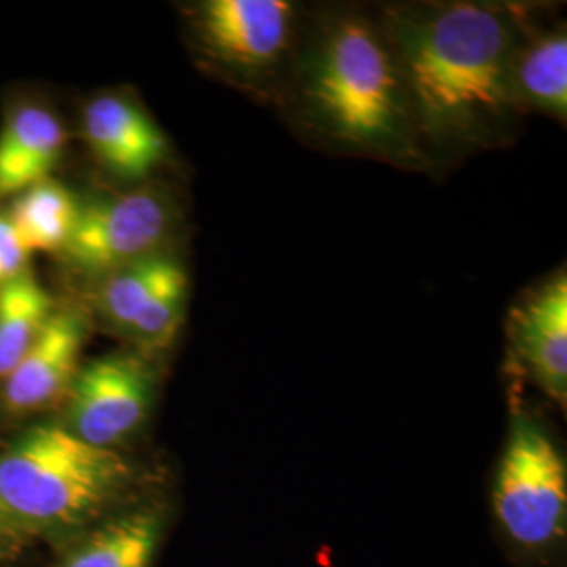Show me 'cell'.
Returning a JSON list of instances; mask_svg holds the SVG:
<instances>
[{"instance_id":"12","label":"cell","mask_w":567,"mask_h":567,"mask_svg":"<svg viewBox=\"0 0 567 567\" xmlns=\"http://www.w3.org/2000/svg\"><path fill=\"white\" fill-rule=\"evenodd\" d=\"M63 145L65 131L53 112L41 105L16 110L0 131V198L49 179Z\"/></svg>"},{"instance_id":"1","label":"cell","mask_w":567,"mask_h":567,"mask_svg":"<svg viewBox=\"0 0 567 567\" xmlns=\"http://www.w3.org/2000/svg\"><path fill=\"white\" fill-rule=\"evenodd\" d=\"M383 34L414 131L435 143L489 142L517 110L513 58L524 20L508 7L444 2L386 9Z\"/></svg>"},{"instance_id":"4","label":"cell","mask_w":567,"mask_h":567,"mask_svg":"<svg viewBox=\"0 0 567 567\" xmlns=\"http://www.w3.org/2000/svg\"><path fill=\"white\" fill-rule=\"evenodd\" d=\"M492 501L501 526L522 547H547L566 532V461L526 414L511 425Z\"/></svg>"},{"instance_id":"19","label":"cell","mask_w":567,"mask_h":567,"mask_svg":"<svg viewBox=\"0 0 567 567\" xmlns=\"http://www.w3.org/2000/svg\"><path fill=\"white\" fill-rule=\"evenodd\" d=\"M34 543L21 532L20 526L9 517V513L0 505V561L9 564L20 559L21 555Z\"/></svg>"},{"instance_id":"10","label":"cell","mask_w":567,"mask_h":567,"mask_svg":"<svg viewBox=\"0 0 567 567\" xmlns=\"http://www.w3.org/2000/svg\"><path fill=\"white\" fill-rule=\"evenodd\" d=\"M511 332L532 379L548 398L566 405L567 280L557 274L513 311Z\"/></svg>"},{"instance_id":"16","label":"cell","mask_w":567,"mask_h":567,"mask_svg":"<svg viewBox=\"0 0 567 567\" xmlns=\"http://www.w3.org/2000/svg\"><path fill=\"white\" fill-rule=\"evenodd\" d=\"M173 261V257L156 252L102 276L95 305L103 322L126 337Z\"/></svg>"},{"instance_id":"11","label":"cell","mask_w":567,"mask_h":567,"mask_svg":"<svg viewBox=\"0 0 567 567\" xmlns=\"http://www.w3.org/2000/svg\"><path fill=\"white\" fill-rule=\"evenodd\" d=\"M164 529L161 505L133 503L55 548L47 567H152Z\"/></svg>"},{"instance_id":"17","label":"cell","mask_w":567,"mask_h":567,"mask_svg":"<svg viewBox=\"0 0 567 567\" xmlns=\"http://www.w3.org/2000/svg\"><path fill=\"white\" fill-rule=\"evenodd\" d=\"M187 305V274L175 259L164 274L163 282L154 290L126 339L140 344L145 351L166 349L175 341Z\"/></svg>"},{"instance_id":"3","label":"cell","mask_w":567,"mask_h":567,"mask_svg":"<svg viewBox=\"0 0 567 567\" xmlns=\"http://www.w3.org/2000/svg\"><path fill=\"white\" fill-rule=\"evenodd\" d=\"M309 118L334 142L370 154L412 150L404 81L381 28L358 13L326 23L305 65Z\"/></svg>"},{"instance_id":"9","label":"cell","mask_w":567,"mask_h":567,"mask_svg":"<svg viewBox=\"0 0 567 567\" xmlns=\"http://www.w3.org/2000/svg\"><path fill=\"white\" fill-rule=\"evenodd\" d=\"M82 128L97 163L128 182L147 177L168 150L156 122L122 95L95 97L84 107Z\"/></svg>"},{"instance_id":"15","label":"cell","mask_w":567,"mask_h":567,"mask_svg":"<svg viewBox=\"0 0 567 567\" xmlns=\"http://www.w3.org/2000/svg\"><path fill=\"white\" fill-rule=\"evenodd\" d=\"M53 311L51 295L30 274L0 286V383L39 339Z\"/></svg>"},{"instance_id":"8","label":"cell","mask_w":567,"mask_h":567,"mask_svg":"<svg viewBox=\"0 0 567 567\" xmlns=\"http://www.w3.org/2000/svg\"><path fill=\"white\" fill-rule=\"evenodd\" d=\"M86 322L74 309H55L39 339L0 383V416L21 421L65 400L81 368Z\"/></svg>"},{"instance_id":"6","label":"cell","mask_w":567,"mask_h":567,"mask_svg":"<svg viewBox=\"0 0 567 567\" xmlns=\"http://www.w3.org/2000/svg\"><path fill=\"white\" fill-rule=\"evenodd\" d=\"M173 227V210L156 189H137L79 206L72 236L61 255L91 276H105L124 265L161 252Z\"/></svg>"},{"instance_id":"14","label":"cell","mask_w":567,"mask_h":567,"mask_svg":"<svg viewBox=\"0 0 567 567\" xmlns=\"http://www.w3.org/2000/svg\"><path fill=\"white\" fill-rule=\"evenodd\" d=\"M28 252H61L79 217L74 196L53 179L20 192L7 213Z\"/></svg>"},{"instance_id":"18","label":"cell","mask_w":567,"mask_h":567,"mask_svg":"<svg viewBox=\"0 0 567 567\" xmlns=\"http://www.w3.org/2000/svg\"><path fill=\"white\" fill-rule=\"evenodd\" d=\"M30 252L21 244L7 213H0V286L28 274Z\"/></svg>"},{"instance_id":"20","label":"cell","mask_w":567,"mask_h":567,"mask_svg":"<svg viewBox=\"0 0 567 567\" xmlns=\"http://www.w3.org/2000/svg\"><path fill=\"white\" fill-rule=\"evenodd\" d=\"M4 566V564H2V561H0V567Z\"/></svg>"},{"instance_id":"5","label":"cell","mask_w":567,"mask_h":567,"mask_svg":"<svg viewBox=\"0 0 567 567\" xmlns=\"http://www.w3.org/2000/svg\"><path fill=\"white\" fill-rule=\"evenodd\" d=\"M154 395L156 370L147 355H102L79 368L60 423L91 446L121 450L147 421Z\"/></svg>"},{"instance_id":"2","label":"cell","mask_w":567,"mask_h":567,"mask_svg":"<svg viewBox=\"0 0 567 567\" xmlns=\"http://www.w3.org/2000/svg\"><path fill=\"white\" fill-rule=\"evenodd\" d=\"M142 475L121 450L91 446L60 421L0 447V505L32 543L60 548L137 501Z\"/></svg>"},{"instance_id":"13","label":"cell","mask_w":567,"mask_h":567,"mask_svg":"<svg viewBox=\"0 0 567 567\" xmlns=\"http://www.w3.org/2000/svg\"><path fill=\"white\" fill-rule=\"evenodd\" d=\"M511 89L519 107H532L566 118L567 114V37L566 28H555L519 44L513 68Z\"/></svg>"},{"instance_id":"7","label":"cell","mask_w":567,"mask_h":567,"mask_svg":"<svg viewBox=\"0 0 567 567\" xmlns=\"http://www.w3.org/2000/svg\"><path fill=\"white\" fill-rule=\"evenodd\" d=\"M194 30L204 51L236 76L274 72L297 32L288 0H206L194 9Z\"/></svg>"}]
</instances>
